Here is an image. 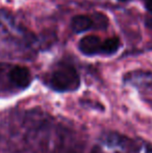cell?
I'll return each instance as SVG.
<instances>
[{"label": "cell", "mask_w": 152, "mask_h": 153, "mask_svg": "<svg viewBox=\"0 0 152 153\" xmlns=\"http://www.w3.org/2000/svg\"><path fill=\"white\" fill-rule=\"evenodd\" d=\"M146 24L148 25V26L152 27V19H147V21H146Z\"/></svg>", "instance_id": "cell-6"}, {"label": "cell", "mask_w": 152, "mask_h": 153, "mask_svg": "<svg viewBox=\"0 0 152 153\" xmlns=\"http://www.w3.org/2000/svg\"><path fill=\"white\" fill-rule=\"evenodd\" d=\"M7 78L12 87L18 90H24L30 85L31 74L26 67L10 66L7 70Z\"/></svg>", "instance_id": "cell-3"}, {"label": "cell", "mask_w": 152, "mask_h": 153, "mask_svg": "<svg viewBox=\"0 0 152 153\" xmlns=\"http://www.w3.org/2000/svg\"><path fill=\"white\" fill-rule=\"evenodd\" d=\"M120 1H126V0H120Z\"/></svg>", "instance_id": "cell-7"}, {"label": "cell", "mask_w": 152, "mask_h": 153, "mask_svg": "<svg viewBox=\"0 0 152 153\" xmlns=\"http://www.w3.org/2000/svg\"><path fill=\"white\" fill-rule=\"evenodd\" d=\"M94 27V21L89 16L79 15L71 20V28L76 33H81Z\"/></svg>", "instance_id": "cell-4"}, {"label": "cell", "mask_w": 152, "mask_h": 153, "mask_svg": "<svg viewBox=\"0 0 152 153\" xmlns=\"http://www.w3.org/2000/svg\"><path fill=\"white\" fill-rule=\"evenodd\" d=\"M79 85L80 78L76 69L67 64L59 65L48 79V85L56 92L75 91Z\"/></svg>", "instance_id": "cell-1"}, {"label": "cell", "mask_w": 152, "mask_h": 153, "mask_svg": "<svg viewBox=\"0 0 152 153\" xmlns=\"http://www.w3.org/2000/svg\"><path fill=\"white\" fill-rule=\"evenodd\" d=\"M120 40L117 36L106 39L102 42L97 36H87L80 40L78 48L81 53L87 56L98 54L112 55L120 48Z\"/></svg>", "instance_id": "cell-2"}, {"label": "cell", "mask_w": 152, "mask_h": 153, "mask_svg": "<svg viewBox=\"0 0 152 153\" xmlns=\"http://www.w3.org/2000/svg\"><path fill=\"white\" fill-rule=\"evenodd\" d=\"M145 6L147 10L152 14V0H145Z\"/></svg>", "instance_id": "cell-5"}]
</instances>
